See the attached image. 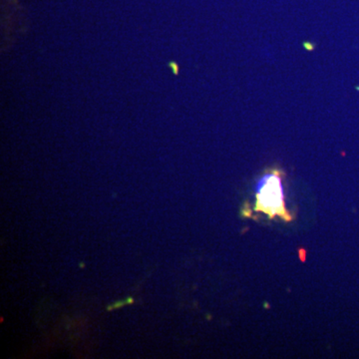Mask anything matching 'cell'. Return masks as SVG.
Here are the masks:
<instances>
[{"mask_svg": "<svg viewBox=\"0 0 359 359\" xmlns=\"http://www.w3.org/2000/svg\"><path fill=\"white\" fill-rule=\"evenodd\" d=\"M255 211L264 212L271 219L278 216L285 221H292V215L285 208L282 172L273 170L259 180Z\"/></svg>", "mask_w": 359, "mask_h": 359, "instance_id": "cell-1", "label": "cell"}, {"mask_svg": "<svg viewBox=\"0 0 359 359\" xmlns=\"http://www.w3.org/2000/svg\"><path fill=\"white\" fill-rule=\"evenodd\" d=\"M133 299H128L127 301H119L116 302L115 304H113L112 306H108V311H111V309H116L122 308L123 306H126V304H133Z\"/></svg>", "mask_w": 359, "mask_h": 359, "instance_id": "cell-2", "label": "cell"}]
</instances>
